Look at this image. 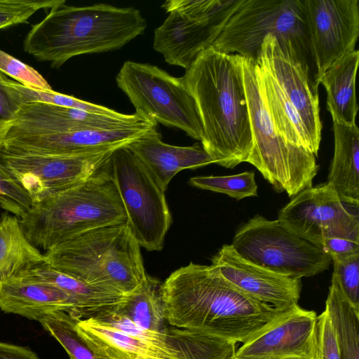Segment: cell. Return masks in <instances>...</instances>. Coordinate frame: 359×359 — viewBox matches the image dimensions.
<instances>
[{
  "mask_svg": "<svg viewBox=\"0 0 359 359\" xmlns=\"http://www.w3.org/2000/svg\"><path fill=\"white\" fill-rule=\"evenodd\" d=\"M161 295L169 325L236 343L255 338L292 309L247 294L212 264L191 262L175 271L161 283Z\"/></svg>",
  "mask_w": 359,
  "mask_h": 359,
  "instance_id": "1",
  "label": "cell"
},
{
  "mask_svg": "<svg viewBox=\"0 0 359 359\" xmlns=\"http://www.w3.org/2000/svg\"><path fill=\"white\" fill-rule=\"evenodd\" d=\"M182 79L201 118L202 147L215 163L233 168L247 162L253 142L242 56L209 46L198 54Z\"/></svg>",
  "mask_w": 359,
  "mask_h": 359,
  "instance_id": "2",
  "label": "cell"
},
{
  "mask_svg": "<svg viewBox=\"0 0 359 359\" xmlns=\"http://www.w3.org/2000/svg\"><path fill=\"white\" fill-rule=\"evenodd\" d=\"M66 1L32 25L22 46L36 60L59 68L69 59L119 49L142 34L147 22L133 7L107 4L73 6Z\"/></svg>",
  "mask_w": 359,
  "mask_h": 359,
  "instance_id": "3",
  "label": "cell"
},
{
  "mask_svg": "<svg viewBox=\"0 0 359 359\" xmlns=\"http://www.w3.org/2000/svg\"><path fill=\"white\" fill-rule=\"evenodd\" d=\"M20 219L28 241L46 252L87 231L127 223V215L107 160L85 182L32 204Z\"/></svg>",
  "mask_w": 359,
  "mask_h": 359,
  "instance_id": "4",
  "label": "cell"
},
{
  "mask_svg": "<svg viewBox=\"0 0 359 359\" xmlns=\"http://www.w3.org/2000/svg\"><path fill=\"white\" fill-rule=\"evenodd\" d=\"M43 255L53 268L123 295L135 290L147 274L140 246L127 223L78 235Z\"/></svg>",
  "mask_w": 359,
  "mask_h": 359,
  "instance_id": "5",
  "label": "cell"
},
{
  "mask_svg": "<svg viewBox=\"0 0 359 359\" xmlns=\"http://www.w3.org/2000/svg\"><path fill=\"white\" fill-rule=\"evenodd\" d=\"M80 334L99 355L108 359H226L218 337L170 327L168 332L142 330L112 306L95 317L78 319Z\"/></svg>",
  "mask_w": 359,
  "mask_h": 359,
  "instance_id": "6",
  "label": "cell"
},
{
  "mask_svg": "<svg viewBox=\"0 0 359 359\" xmlns=\"http://www.w3.org/2000/svg\"><path fill=\"white\" fill-rule=\"evenodd\" d=\"M243 83L252 136L247 162L277 192L293 197L313 186L319 165L309 151L288 142L275 127L264 97L255 60L242 57Z\"/></svg>",
  "mask_w": 359,
  "mask_h": 359,
  "instance_id": "7",
  "label": "cell"
},
{
  "mask_svg": "<svg viewBox=\"0 0 359 359\" xmlns=\"http://www.w3.org/2000/svg\"><path fill=\"white\" fill-rule=\"evenodd\" d=\"M269 34L283 43L291 42L304 54L308 34L301 0H235L210 46L256 60Z\"/></svg>",
  "mask_w": 359,
  "mask_h": 359,
  "instance_id": "8",
  "label": "cell"
},
{
  "mask_svg": "<svg viewBox=\"0 0 359 359\" xmlns=\"http://www.w3.org/2000/svg\"><path fill=\"white\" fill-rule=\"evenodd\" d=\"M242 257L292 278L311 277L327 270L331 257L297 236L277 219L256 215L236 231L231 243Z\"/></svg>",
  "mask_w": 359,
  "mask_h": 359,
  "instance_id": "9",
  "label": "cell"
},
{
  "mask_svg": "<svg viewBox=\"0 0 359 359\" xmlns=\"http://www.w3.org/2000/svg\"><path fill=\"white\" fill-rule=\"evenodd\" d=\"M116 81L136 110L157 123L180 129L201 141V118L182 77L172 76L155 65L128 60Z\"/></svg>",
  "mask_w": 359,
  "mask_h": 359,
  "instance_id": "10",
  "label": "cell"
},
{
  "mask_svg": "<svg viewBox=\"0 0 359 359\" xmlns=\"http://www.w3.org/2000/svg\"><path fill=\"white\" fill-rule=\"evenodd\" d=\"M107 163L133 235L147 251H160L172 224L165 191L128 146L114 150Z\"/></svg>",
  "mask_w": 359,
  "mask_h": 359,
  "instance_id": "11",
  "label": "cell"
},
{
  "mask_svg": "<svg viewBox=\"0 0 359 359\" xmlns=\"http://www.w3.org/2000/svg\"><path fill=\"white\" fill-rule=\"evenodd\" d=\"M235 0H169L168 13L154 30V48L171 65L187 69L219 35Z\"/></svg>",
  "mask_w": 359,
  "mask_h": 359,
  "instance_id": "12",
  "label": "cell"
},
{
  "mask_svg": "<svg viewBox=\"0 0 359 359\" xmlns=\"http://www.w3.org/2000/svg\"><path fill=\"white\" fill-rule=\"evenodd\" d=\"M113 151L57 156L0 149V161L34 204L85 182Z\"/></svg>",
  "mask_w": 359,
  "mask_h": 359,
  "instance_id": "13",
  "label": "cell"
},
{
  "mask_svg": "<svg viewBox=\"0 0 359 359\" xmlns=\"http://www.w3.org/2000/svg\"><path fill=\"white\" fill-rule=\"evenodd\" d=\"M329 182L306 189L280 209L278 219L318 247L327 239L359 242L358 214L350 212Z\"/></svg>",
  "mask_w": 359,
  "mask_h": 359,
  "instance_id": "14",
  "label": "cell"
},
{
  "mask_svg": "<svg viewBox=\"0 0 359 359\" xmlns=\"http://www.w3.org/2000/svg\"><path fill=\"white\" fill-rule=\"evenodd\" d=\"M255 60L270 73L295 108L317 156L322 130L318 87L310 82L304 53L291 42L283 43L269 34Z\"/></svg>",
  "mask_w": 359,
  "mask_h": 359,
  "instance_id": "15",
  "label": "cell"
},
{
  "mask_svg": "<svg viewBox=\"0 0 359 359\" xmlns=\"http://www.w3.org/2000/svg\"><path fill=\"white\" fill-rule=\"evenodd\" d=\"M301 3L317 80L335 62L355 50L359 36V2L301 0Z\"/></svg>",
  "mask_w": 359,
  "mask_h": 359,
  "instance_id": "16",
  "label": "cell"
},
{
  "mask_svg": "<svg viewBox=\"0 0 359 359\" xmlns=\"http://www.w3.org/2000/svg\"><path fill=\"white\" fill-rule=\"evenodd\" d=\"M142 121L143 116L137 111L108 116L43 102H29L20 104L10 118L0 121V141L22 135L135 128Z\"/></svg>",
  "mask_w": 359,
  "mask_h": 359,
  "instance_id": "17",
  "label": "cell"
},
{
  "mask_svg": "<svg viewBox=\"0 0 359 359\" xmlns=\"http://www.w3.org/2000/svg\"><path fill=\"white\" fill-rule=\"evenodd\" d=\"M317 315L296 306L258 336L243 344L238 359H316Z\"/></svg>",
  "mask_w": 359,
  "mask_h": 359,
  "instance_id": "18",
  "label": "cell"
},
{
  "mask_svg": "<svg viewBox=\"0 0 359 359\" xmlns=\"http://www.w3.org/2000/svg\"><path fill=\"white\" fill-rule=\"evenodd\" d=\"M211 264L234 286L260 302L282 311L298 305L301 279L284 276L250 262L231 244L222 245Z\"/></svg>",
  "mask_w": 359,
  "mask_h": 359,
  "instance_id": "19",
  "label": "cell"
},
{
  "mask_svg": "<svg viewBox=\"0 0 359 359\" xmlns=\"http://www.w3.org/2000/svg\"><path fill=\"white\" fill-rule=\"evenodd\" d=\"M157 127L89 130L41 135H22L0 141V149L33 154L79 156L128 146Z\"/></svg>",
  "mask_w": 359,
  "mask_h": 359,
  "instance_id": "20",
  "label": "cell"
},
{
  "mask_svg": "<svg viewBox=\"0 0 359 359\" xmlns=\"http://www.w3.org/2000/svg\"><path fill=\"white\" fill-rule=\"evenodd\" d=\"M0 309L39 321L63 311L80 319L72 298L55 285L18 274L0 278Z\"/></svg>",
  "mask_w": 359,
  "mask_h": 359,
  "instance_id": "21",
  "label": "cell"
},
{
  "mask_svg": "<svg viewBox=\"0 0 359 359\" xmlns=\"http://www.w3.org/2000/svg\"><path fill=\"white\" fill-rule=\"evenodd\" d=\"M128 147L164 191L179 172L215 163L214 159L198 144L180 147L163 142L157 128Z\"/></svg>",
  "mask_w": 359,
  "mask_h": 359,
  "instance_id": "22",
  "label": "cell"
},
{
  "mask_svg": "<svg viewBox=\"0 0 359 359\" xmlns=\"http://www.w3.org/2000/svg\"><path fill=\"white\" fill-rule=\"evenodd\" d=\"M334 155L327 177L340 200L358 208L359 130L333 123Z\"/></svg>",
  "mask_w": 359,
  "mask_h": 359,
  "instance_id": "23",
  "label": "cell"
},
{
  "mask_svg": "<svg viewBox=\"0 0 359 359\" xmlns=\"http://www.w3.org/2000/svg\"><path fill=\"white\" fill-rule=\"evenodd\" d=\"M359 51L355 50L335 62L317 80L327 92V109L333 123L354 126L358 111L355 96V76Z\"/></svg>",
  "mask_w": 359,
  "mask_h": 359,
  "instance_id": "24",
  "label": "cell"
},
{
  "mask_svg": "<svg viewBox=\"0 0 359 359\" xmlns=\"http://www.w3.org/2000/svg\"><path fill=\"white\" fill-rule=\"evenodd\" d=\"M18 275L39 280L58 287L74 301L80 319L96 316L116 304L123 296L114 291L88 285L61 272L47 263L25 269Z\"/></svg>",
  "mask_w": 359,
  "mask_h": 359,
  "instance_id": "25",
  "label": "cell"
},
{
  "mask_svg": "<svg viewBox=\"0 0 359 359\" xmlns=\"http://www.w3.org/2000/svg\"><path fill=\"white\" fill-rule=\"evenodd\" d=\"M161 285L158 280L146 274L141 283L124 294L112 309L142 330L168 332L171 326L165 320Z\"/></svg>",
  "mask_w": 359,
  "mask_h": 359,
  "instance_id": "26",
  "label": "cell"
},
{
  "mask_svg": "<svg viewBox=\"0 0 359 359\" xmlns=\"http://www.w3.org/2000/svg\"><path fill=\"white\" fill-rule=\"evenodd\" d=\"M46 263L43 253L27 238L18 217L0 215V278Z\"/></svg>",
  "mask_w": 359,
  "mask_h": 359,
  "instance_id": "27",
  "label": "cell"
},
{
  "mask_svg": "<svg viewBox=\"0 0 359 359\" xmlns=\"http://www.w3.org/2000/svg\"><path fill=\"white\" fill-rule=\"evenodd\" d=\"M257 65L265 102L275 127L288 142L313 154L309 138L295 108L270 73L258 63Z\"/></svg>",
  "mask_w": 359,
  "mask_h": 359,
  "instance_id": "28",
  "label": "cell"
},
{
  "mask_svg": "<svg viewBox=\"0 0 359 359\" xmlns=\"http://www.w3.org/2000/svg\"><path fill=\"white\" fill-rule=\"evenodd\" d=\"M335 330L341 359H359V313L331 280L325 309Z\"/></svg>",
  "mask_w": 359,
  "mask_h": 359,
  "instance_id": "29",
  "label": "cell"
},
{
  "mask_svg": "<svg viewBox=\"0 0 359 359\" xmlns=\"http://www.w3.org/2000/svg\"><path fill=\"white\" fill-rule=\"evenodd\" d=\"M78 319L63 311H56L38 322L66 351L70 359H108L97 354L78 331Z\"/></svg>",
  "mask_w": 359,
  "mask_h": 359,
  "instance_id": "30",
  "label": "cell"
},
{
  "mask_svg": "<svg viewBox=\"0 0 359 359\" xmlns=\"http://www.w3.org/2000/svg\"><path fill=\"white\" fill-rule=\"evenodd\" d=\"M2 84L11 97L19 105L29 102H43L108 116H116L121 113L107 107L60 93L53 90H41L29 88L7 77L2 81Z\"/></svg>",
  "mask_w": 359,
  "mask_h": 359,
  "instance_id": "31",
  "label": "cell"
},
{
  "mask_svg": "<svg viewBox=\"0 0 359 359\" xmlns=\"http://www.w3.org/2000/svg\"><path fill=\"white\" fill-rule=\"evenodd\" d=\"M189 184L201 189L224 194L236 200L258 195L255 172L252 171L226 176L194 177L189 180Z\"/></svg>",
  "mask_w": 359,
  "mask_h": 359,
  "instance_id": "32",
  "label": "cell"
},
{
  "mask_svg": "<svg viewBox=\"0 0 359 359\" xmlns=\"http://www.w3.org/2000/svg\"><path fill=\"white\" fill-rule=\"evenodd\" d=\"M332 280L338 284L343 294L359 313V254L343 258L332 257Z\"/></svg>",
  "mask_w": 359,
  "mask_h": 359,
  "instance_id": "33",
  "label": "cell"
},
{
  "mask_svg": "<svg viewBox=\"0 0 359 359\" xmlns=\"http://www.w3.org/2000/svg\"><path fill=\"white\" fill-rule=\"evenodd\" d=\"M65 0H0V30L26 23L40 10L51 9Z\"/></svg>",
  "mask_w": 359,
  "mask_h": 359,
  "instance_id": "34",
  "label": "cell"
},
{
  "mask_svg": "<svg viewBox=\"0 0 359 359\" xmlns=\"http://www.w3.org/2000/svg\"><path fill=\"white\" fill-rule=\"evenodd\" d=\"M32 205L30 198L0 161V210L20 219Z\"/></svg>",
  "mask_w": 359,
  "mask_h": 359,
  "instance_id": "35",
  "label": "cell"
},
{
  "mask_svg": "<svg viewBox=\"0 0 359 359\" xmlns=\"http://www.w3.org/2000/svg\"><path fill=\"white\" fill-rule=\"evenodd\" d=\"M0 72L15 79L25 87L52 90V87L36 69L0 50Z\"/></svg>",
  "mask_w": 359,
  "mask_h": 359,
  "instance_id": "36",
  "label": "cell"
},
{
  "mask_svg": "<svg viewBox=\"0 0 359 359\" xmlns=\"http://www.w3.org/2000/svg\"><path fill=\"white\" fill-rule=\"evenodd\" d=\"M316 359H341L337 334L327 312L317 316Z\"/></svg>",
  "mask_w": 359,
  "mask_h": 359,
  "instance_id": "37",
  "label": "cell"
},
{
  "mask_svg": "<svg viewBox=\"0 0 359 359\" xmlns=\"http://www.w3.org/2000/svg\"><path fill=\"white\" fill-rule=\"evenodd\" d=\"M331 258H343L359 254V242L341 238L325 240L320 247Z\"/></svg>",
  "mask_w": 359,
  "mask_h": 359,
  "instance_id": "38",
  "label": "cell"
},
{
  "mask_svg": "<svg viewBox=\"0 0 359 359\" xmlns=\"http://www.w3.org/2000/svg\"><path fill=\"white\" fill-rule=\"evenodd\" d=\"M0 359H39L28 347L0 341Z\"/></svg>",
  "mask_w": 359,
  "mask_h": 359,
  "instance_id": "39",
  "label": "cell"
},
{
  "mask_svg": "<svg viewBox=\"0 0 359 359\" xmlns=\"http://www.w3.org/2000/svg\"><path fill=\"white\" fill-rule=\"evenodd\" d=\"M5 78L6 76L0 72V121L10 118L20 106L11 97L3 86L2 81Z\"/></svg>",
  "mask_w": 359,
  "mask_h": 359,
  "instance_id": "40",
  "label": "cell"
},
{
  "mask_svg": "<svg viewBox=\"0 0 359 359\" xmlns=\"http://www.w3.org/2000/svg\"><path fill=\"white\" fill-rule=\"evenodd\" d=\"M231 359H238V358H236L233 357ZM287 359H297V358H287Z\"/></svg>",
  "mask_w": 359,
  "mask_h": 359,
  "instance_id": "41",
  "label": "cell"
}]
</instances>
